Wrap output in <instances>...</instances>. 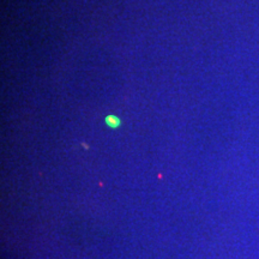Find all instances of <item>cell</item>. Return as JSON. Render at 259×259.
Wrapping results in <instances>:
<instances>
[{
	"mask_svg": "<svg viewBox=\"0 0 259 259\" xmlns=\"http://www.w3.org/2000/svg\"><path fill=\"white\" fill-rule=\"evenodd\" d=\"M106 120H107V124H108L109 126H112V127H116V126L120 124V120H119L118 118H115V116H113V115L107 116Z\"/></svg>",
	"mask_w": 259,
	"mask_h": 259,
	"instance_id": "6da1fadb",
	"label": "cell"
}]
</instances>
